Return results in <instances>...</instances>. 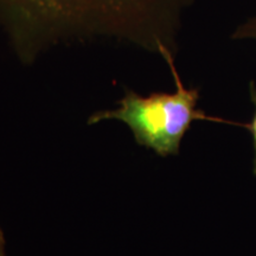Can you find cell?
<instances>
[{
    "mask_svg": "<svg viewBox=\"0 0 256 256\" xmlns=\"http://www.w3.org/2000/svg\"><path fill=\"white\" fill-rule=\"evenodd\" d=\"M188 0H0V28L17 55L31 62L60 42L110 37L158 52L174 50Z\"/></svg>",
    "mask_w": 256,
    "mask_h": 256,
    "instance_id": "6da1fadb",
    "label": "cell"
},
{
    "mask_svg": "<svg viewBox=\"0 0 256 256\" xmlns=\"http://www.w3.org/2000/svg\"><path fill=\"white\" fill-rule=\"evenodd\" d=\"M159 54L168 62L174 75V92H154L142 96L132 90H126V95L119 101V108L92 114L88 124L100 122L106 119L120 120L132 130L136 142L140 146L153 150L160 156H177L182 139L194 121H228L209 116L198 110L200 90L184 87L176 69L174 52L162 46Z\"/></svg>",
    "mask_w": 256,
    "mask_h": 256,
    "instance_id": "7a4b0ae2",
    "label": "cell"
},
{
    "mask_svg": "<svg viewBox=\"0 0 256 256\" xmlns=\"http://www.w3.org/2000/svg\"><path fill=\"white\" fill-rule=\"evenodd\" d=\"M234 37L238 40H256V18L250 19L236 30Z\"/></svg>",
    "mask_w": 256,
    "mask_h": 256,
    "instance_id": "277c9868",
    "label": "cell"
},
{
    "mask_svg": "<svg viewBox=\"0 0 256 256\" xmlns=\"http://www.w3.org/2000/svg\"><path fill=\"white\" fill-rule=\"evenodd\" d=\"M0 256H6L5 238H4V235H2V230H0Z\"/></svg>",
    "mask_w": 256,
    "mask_h": 256,
    "instance_id": "5b68a950",
    "label": "cell"
},
{
    "mask_svg": "<svg viewBox=\"0 0 256 256\" xmlns=\"http://www.w3.org/2000/svg\"><path fill=\"white\" fill-rule=\"evenodd\" d=\"M249 95H250L252 104L254 106V115L252 119L249 124H243L244 128H247L249 132L252 133V148H254V162H252V174L256 176V84L254 81L250 82L249 84Z\"/></svg>",
    "mask_w": 256,
    "mask_h": 256,
    "instance_id": "3957f363",
    "label": "cell"
}]
</instances>
